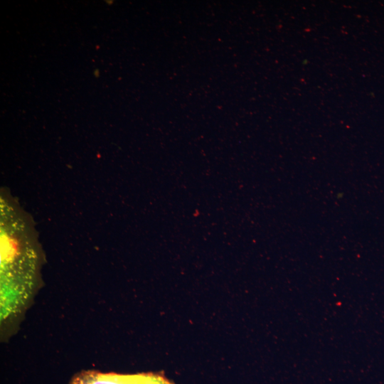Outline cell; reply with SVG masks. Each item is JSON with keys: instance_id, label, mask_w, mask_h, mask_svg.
<instances>
[{"instance_id": "cell-1", "label": "cell", "mask_w": 384, "mask_h": 384, "mask_svg": "<svg viewBox=\"0 0 384 384\" xmlns=\"http://www.w3.org/2000/svg\"><path fill=\"white\" fill-rule=\"evenodd\" d=\"M70 384H174L164 376L152 373L119 374L83 370L75 375Z\"/></svg>"}]
</instances>
